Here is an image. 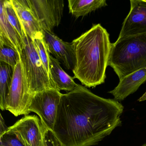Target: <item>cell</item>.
<instances>
[{
    "label": "cell",
    "instance_id": "1",
    "mask_svg": "<svg viewBox=\"0 0 146 146\" xmlns=\"http://www.w3.org/2000/svg\"><path fill=\"white\" fill-rule=\"evenodd\" d=\"M123 109L115 99L100 97L78 84L62 94L53 132L64 146H94L121 126Z\"/></svg>",
    "mask_w": 146,
    "mask_h": 146
},
{
    "label": "cell",
    "instance_id": "2",
    "mask_svg": "<svg viewBox=\"0 0 146 146\" xmlns=\"http://www.w3.org/2000/svg\"><path fill=\"white\" fill-rule=\"evenodd\" d=\"M109 38L106 30L98 24L72 42L76 57L74 78L85 87L105 82L112 44Z\"/></svg>",
    "mask_w": 146,
    "mask_h": 146
},
{
    "label": "cell",
    "instance_id": "3",
    "mask_svg": "<svg viewBox=\"0 0 146 146\" xmlns=\"http://www.w3.org/2000/svg\"><path fill=\"white\" fill-rule=\"evenodd\" d=\"M108 66L119 80L146 66V35L117 40L112 43Z\"/></svg>",
    "mask_w": 146,
    "mask_h": 146
},
{
    "label": "cell",
    "instance_id": "4",
    "mask_svg": "<svg viewBox=\"0 0 146 146\" xmlns=\"http://www.w3.org/2000/svg\"><path fill=\"white\" fill-rule=\"evenodd\" d=\"M23 43L20 57L31 94L32 95L45 90L54 88L49 74L42 62L36 47L26 33L23 38Z\"/></svg>",
    "mask_w": 146,
    "mask_h": 146
},
{
    "label": "cell",
    "instance_id": "5",
    "mask_svg": "<svg viewBox=\"0 0 146 146\" xmlns=\"http://www.w3.org/2000/svg\"><path fill=\"white\" fill-rule=\"evenodd\" d=\"M32 95L20 57L13 70L6 110L16 117L29 115L30 113L29 108Z\"/></svg>",
    "mask_w": 146,
    "mask_h": 146
},
{
    "label": "cell",
    "instance_id": "6",
    "mask_svg": "<svg viewBox=\"0 0 146 146\" xmlns=\"http://www.w3.org/2000/svg\"><path fill=\"white\" fill-rule=\"evenodd\" d=\"M62 94L54 88L36 92L32 94L29 106L30 112L36 113L46 128L53 131Z\"/></svg>",
    "mask_w": 146,
    "mask_h": 146
},
{
    "label": "cell",
    "instance_id": "7",
    "mask_svg": "<svg viewBox=\"0 0 146 146\" xmlns=\"http://www.w3.org/2000/svg\"><path fill=\"white\" fill-rule=\"evenodd\" d=\"M32 11L43 30L52 31L61 22L64 9L63 0H28Z\"/></svg>",
    "mask_w": 146,
    "mask_h": 146
},
{
    "label": "cell",
    "instance_id": "8",
    "mask_svg": "<svg viewBox=\"0 0 146 146\" xmlns=\"http://www.w3.org/2000/svg\"><path fill=\"white\" fill-rule=\"evenodd\" d=\"M9 129L18 133L26 146H43L47 128L37 116L25 115Z\"/></svg>",
    "mask_w": 146,
    "mask_h": 146
},
{
    "label": "cell",
    "instance_id": "9",
    "mask_svg": "<svg viewBox=\"0 0 146 146\" xmlns=\"http://www.w3.org/2000/svg\"><path fill=\"white\" fill-rule=\"evenodd\" d=\"M130 10L124 19L117 40L146 35V1L131 0Z\"/></svg>",
    "mask_w": 146,
    "mask_h": 146
},
{
    "label": "cell",
    "instance_id": "10",
    "mask_svg": "<svg viewBox=\"0 0 146 146\" xmlns=\"http://www.w3.org/2000/svg\"><path fill=\"white\" fill-rule=\"evenodd\" d=\"M43 34L49 53L61 62L66 70H73L76 65V57L72 42L64 41L52 31L43 30Z\"/></svg>",
    "mask_w": 146,
    "mask_h": 146
},
{
    "label": "cell",
    "instance_id": "11",
    "mask_svg": "<svg viewBox=\"0 0 146 146\" xmlns=\"http://www.w3.org/2000/svg\"><path fill=\"white\" fill-rule=\"evenodd\" d=\"M11 1L28 36L32 41L43 36V30L28 0H11Z\"/></svg>",
    "mask_w": 146,
    "mask_h": 146
},
{
    "label": "cell",
    "instance_id": "12",
    "mask_svg": "<svg viewBox=\"0 0 146 146\" xmlns=\"http://www.w3.org/2000/svg\"><path fill=\"white\" fill-rule=\"evenodd\" d=\"M146 81V66L119 80L117 87L108 93L115 100L121 101L136 92Z\"/></svg>",
    "mask_w": 146,
    "mask_h": 146
},
{
    "label": "cell",
    "instance_id": "13",
    "mask_svg": "<svg viewBox=\"0 0 146 146\" xmlns=\"http://www.w3.org/2000/svg\"><path fill=\"white\" fill-rule=\"evenodd\" d=\"M0 43L11 47L21 54L23 47V40L8 20L4 0L0 1Z\"/></svg>",
    "mask_w": 146,
    "mask_h": 146
},
{
    "label": "cell",
    "instance_id": "14",
    "mask_svg": "<svg viewBox=\"0 0 146 146\" xmlns=\"http://www.w3.org/2000/svg\"><path fill=\"white\" fill-rule=\"evenodd\" d=\"M49 78L54 88L69 92L75 89L78 84L62 69L58 60L50 55Z\"/></svg>",
    "mask_w": 146,
    "mask_h": 146
},
{
    "label": "cell",
    "instance_id": "15",
    "mask_svg": "<svg viewBox=\"0 0 146 146\" xmlns=\"http://www.w3.org/2000/svg\"><path fill=\"white\" fill-rule=\"evenodd\" d=\"M70 13L76 18L84 17L107 6L106 0H68Z\"/></svg>",
    "mask_w": 146,
    "mask_h": 146
},
{
    "label": "cell",
    "instance_id": "16",
    "mask_svg": "<svg viewBox=\"0 0 146 146\" xmlns=\"http://www.w3.org/2000/svg\"><path fill=\"white\" fill-rule=\"evenodd\" d=\"M13 72V69L11 66L0 62V108L2 111L6 110Z\"/></svg>",
    "mask_w": 146,
    "mask_h": 146
},
{
    "label": "cell",
    "instance_id": "17",
    "mask_svg": "<svg viewBox=\"0 0 146 146\" xmlns=\"http://www.w3.org/2000/svg\"><path fill=\"white\" fill-rule=\"evenodd\" d=\"M20 58V55L14 48L0 43V62L7 64L13 70Z\"/></svg>",
    "mask_w": 146,
    "mask_h": 146
},
{
    "label": "cell",
    "instance_id": "18",
    "mask_svg": "<svg viewBox=\"0 0 146 146\" xmlns=\"http://www.w3.org/2000/svg\"><path fill=\"white\" fill-rule=\"evenodd\" d=\"M4 2L6 12L9 22L15 28L23 40L25 31L13 6L11 0H4Z\"/></svg>",
    "mask_w": 146,
    "mask_h": 146
},
{
    "label": "cell",
    "instance_id": "19",
    "mask_svg": "<svg viewBox=\"0 0 146 146\" xmlns=\"http://www.w3.org/2000/svg\"><path fill=\"white\" fill-rule=\"evenodd\" d=\"M33 41L36 47L42 62L49 74L50 70V53L44 40V36L36 38Z\"/></svg>",
    "mask_w": 146,
    "mask_h": 146
},
{
    "label": "cell",
    "instance_id": "20",
    "mask_svg": "<svg viewBox=\"0 0 146 146\" xmlns=\"http://www.w3.org/2000/svg\"><path fill=\"white\" fill-rule=\"evenodd\" d=\"M0 146H27L18 133L9 129L0 136Z\"/></svg>",
    "mask_w": 146,
    "mask_h": 146
},
{
    "label": "cell",
    "instance_id": "21",
    "mask_svg": "<svg viewBox=\"0 0 146 146\" xmlns=\"http://www.w3.org/2000/svg\"><path fill=\"white\" fill-rule=\"evenodd\" d=\"M43 146H64L52 131L47 129L44 136Z\"/></svg>",
    "mask_w": 146,
    "mask_h": 146
},
{
    "label": "cell",
    "instance_id": "22",
    "mask_svg": "<svg viewBox=\"0 0 146 146\" xmlns=\"http://www.w3.org/2000/svg\"><path fill=\"white\" fill-rule=\"evenodd\" d=\"M0 136L6 132L9 129V127H7L5 124L4 119L2 117L1 114V118H0Z\"/></svg>",
    "mask_w": 146,
    "mask_h": 146
},
{
    "label": "cell",
    "instance_id": "23",
    "mask_svg": "<svg viewBox=\"0 0 146 146\" xmlns=\"http://www.w3.org/2000/svg\"><path fill=\"white\" fill-rule=\"evenodd\" d=\"M146 100V92L138 100L139 102L144 101Z\"/></svg>",
    "mask_w": 146,
    "mask_h": 146
},
{
    "label": "cell",
    "instance_id": "24",
    "mask_svg": "<svg viewBox=\"0 0 146 146\" xmlns=\"http://www.w3.org/2000/svg\"><path fill=\"white\" fill-rule=\"evenodd\" d=\"M141 146H146V143H145V144H143V145H142Z\"/></svg>",
    "mask_w": 146,
    "mask_h": 146
},
{
    "label": "cell",
    "instance_id": "25",
    "mask_svg": "<svg viewBox=\"0 0 146 146\" xmlns=\"http://www.w3.org/2000/svg\"><path fill=\"white\" fill-rule=\"evenodd\" d=\"M145 1H146V0H145Z\"/></svg>",
    "mask_w": 146,
    "mask_h": 146
}]
</instances>
